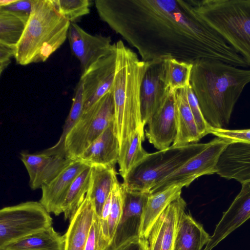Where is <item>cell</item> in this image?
Masks as SVG:
<instances>
[{
    "mask_svg": "<svg viewBox=\"0 0 250 250\" xmlns=\"http://www.w3.org/2000/svg\"><path fill=\"white\" fill-rule=\"evenodd\" d=\"M116 68L111 91L114 105V129L120 146L137 130L145 134L140 89L148 62L140 60L121 40L116 42Z\"/></svg>",
    "mask_w": 250,
    "mask_h": 250,
    "instance_id": "3",
    "label": "cell"
},
{
    "mask_svg": "<svg viewBox=\"0 0 250 250\" xmlns=\"http://www.w3.org/2000/svg\"><path fill=\"white\" fill-rule=\"evenodd\" d=\"M113 250H147L146 239L137 237L130 239Z\"/></svg>",
    "mask_w": 250,
    "mask_h": 250,
    "instance_id": "39",
    "label": "cell"
},
{
    "mask_svg": "<svg viewBox=\"0 0 250 250\" xmlns=\"http://www.w3.org/2000/svg\"><path fill=\"white\" fill-rule=\"evenodd\" d=\"M116 46L82 73L83 113L87 111L106 94L111 91L114 79Z\"/></svg>",
    "mask_w": 250,
    "mask_h": 250,
    "instance_id": "10",
    "label": "cell"
},
{
    "mask_svg": "<svg viewBox=\"0 0 250 250\" xmlns=\"http://www.w3.org/2000/svg\"><path fill=\"white\" fill-rule=\"evenodd\" d=\"M192 66L191 63L174 59L164 60L165 80L169 92L174 93L190 85Z\"/></svg>",
    "mask_w": 250,
    "mask_h": 250,
    "instance_id": "30",
    "label": "cell"
},
{
    "mask_svg": "<svg viewBox=\"0 0 250 250\" xmlns=\"http://www.w3.org/2000/svg\"><path fill=\"white\" fill-rule=\"evenodd\" d=\"M20 159L28 172L29 187L32 190L41 188L62 171L72 161L46 154L21 153Z\"/></svg>",
    "mask_w": 250,
    "mask_h": 250,
    "instance_id": "18",
    "label": "cell"
},
{
    "mask_svg": "<svg viewBox=\"0 0 250 250\" xmlns=\"http://www.w3.org/2000/svg\"><path fill=\"white\" fill-rule=\"evenodd\" d=\"M34 0H17L9 6L0 7V9L10 11L28 20Z\"/></svg>",
    "mask_w": 250,
    "mask_h": 250,
    "instance_id": "37",
    "label": "cell"
},
{
    "mask_svg": "<svg viewBox=\"0 0 250 250\" xmlns=\"http://www.w3.org/2000/svg\"><path fill=\"white\" fill-rule=\"evenodd\" d=\"M230 143L229 140L217 137L208 142L207 146L202 151L155 185L149 190V194L175 184H180L187 187L202 176L216 174L219 158Z\"/></svg>",
    "mask_w": 250,
    "mask_h": 250,
    "instance_id": "9",
    "label": "cell"
},
{
    "mask_svg": "<svg viewBox=\"0 0 250 250\" xmlns=\"http://www.w3.org/2000/svg\"><path fill=\"white\" fill-rule=\"evenodd\" d=\"M188 102L202 138L209 134L210 126L206 121L191 85L186 88Z\"/></svg>",
    "mask_w": 250,
    "mask_h": 250,
    "instance_id": "35",
    "label": "cell"
},
{
    "mask_svg": "<svg viewBox=\"0 0 250 250\" xmlns=\"http://www.w3.org/2000/svg\"><path fill=\"white\" fill-rule=\"evenodd\" d=\"M17 0H0V7H5L9 6L15 2Z\"/></svg>",
    "mask_w": 250,
    "mask_h": 250,
    "instance_id": "40",
    "label": "cell"
},
{
    "mask_svg": "<svg viewBox=\"0 0 250 250\" xmlns=\"http://www.w3.org/2000/svg\"><path fill=\"white\" fill-rule=\"evenodd\" d=\"M89 166L79 159L72 160L56 177L42 186L39 202L49 213L56 216L62 213V205L73 182Z\"/></svg>",
    "mask_w": 250,
    "mask_h": 250,
    "instance_id": "16",
    "label": "cell"
},
{
    "mask_svg": "<svg viewBox=\"0 0 250 250\" xmlns=\"http://www.w3.org/2000/svg\"><path fill=\"white\" fill-rule=\"evenodd\" d=\"M91 167L83 170L73 182L62 205L65 220H69L83 201L89 187Z\"/></svg>",
    "mask_w": 250,
    "mask_h": 250,
    "instance_id": "29",
    "label": "cell"
},
{
    "mask_svg": "<svg viewBox=\"0 0 250 250\" xmlns=\"http://www.w3.org/2000/svg\"><path fill=\"white\" fill-rule=\"evenodd\" d=\"M89 187L86 196L100 218L103 207L118 181L115 167L91 166Z\"/></svg>",
    "mask_w": 250,
    "mask_h": 250,
    "instance_id": "22",
    "label": "cell"
},
{
    "mask_svg": "<svg viewBox=\"0 0 250 250\" xmlns=\"http://www.w3.org/2000/svg\"><path fill=\"white\" fill-rule=\"evenodd\" d=\"M148 62L140 89L141 112L144 126L161 108L169 93L165 80L164 60Z\"/></svg>",
    "mask_w": 250,
    "mask_h": 250,
    "instance_id": "12",
    "label": "cell"
},
{
    "mask_svg": "<svg viewBox=\"0 0 250 250\" xmlns=\"http://www.w3.org/2000/svg\"><path fill=\"white\" fill-rule=\"evenodd\" d=\"M103 21L143 61L213 60L248 68L245 60L195 11L193 0H96Z\"/></svg>",
    "mask_w": 250,
    "mask_h": 250,
    "instance_id": "1",
    "label": "cell"
},
{
    "mask_svg": "<svg viewBox=\"0 0 250 250\" xmlns=\"http://www.w3.org/2000/svg\"><path fill=\"white\" fill-rule=\"evenodd\" d=\"M177 108V133L171 145L182 146L197 143L202 138L188 104L186 88L175 92Z\"/></svg>",
    "mask_w": 250,
    "mask_h": 250,
    "instance_id": "23",
    "label": "cell"
},
{
    "mask_svg": "<svg viewBox=\"0 0 250 250\" xmlns=\"http://www.w3.org/2000/svg\"><path fill=\"white\" fill-rule=\"evenodd\" d=\"M40 202L27 201L0 210V249L52 227V218Z\"/></svg>",
    "mask_w": 250,
    "mask_h": 250,
    "instance_id": "7",
    "label": "cell"
},
{
    "mask_svg": "<svg viewBox=\"0 0 250 250\" xmlns=\"http://www.w3.org/2000/svg\"><path fill=\"white\" fill-rule=\"evenodd\" d=\"M109 245L103 233L99 218L96 215L89 232L84 250H106Z\"/></svg>",
    "mask_w": 250,
    "mask_h": 250,
    "instance_id": "34",
    "label": "cell"
},
{
    "mask_svg": "<svg viewBox=\"0 0 250 250\" xmlns=\"http://www.w3.org/2000/svg\"><path fill=\"white\" fill-rule=\"evenodd\" d=\"M83 113V90L81 81L76 87L70 112L63 126L62 132L59 141L53 146L42 152L51 155L66 158L64 151L65 138Z\"/></svg>",
    "mask_w": 250,
    "mask_h": 250,
    "instance_id": "28",
    "label": "cell"
},
{
    "mask_svg": "<svg viewBox=\"0 0 250 250\" xmlns=\"http://www.w3.org/2000/svg\"><path fill=\"white\" fill-rule=\"evenodd\" d=\"M111 196V205L107 223V235L110 244L114 237L123 210L124 189L122 184L118 181L113 188Z\"/></svg>",
    "mask_w": 250,
    "mask_h": 250,
    "instance_id": "32",
    "label": "cell"
},
{
    "mask_svg": "<svg viewBox=\"0 0 250 250\" xmlns=\"http://www.w3.org/2000/svg\"><path fill=\"white\" fill-rule=\"evenodd\" d=\"M184 187L180 184L173 185L149 194L144 208L140 237L146 239L156 220L173 201L181 196Z\"/></svg>",
    "mask_w": 250,
    "mask_h": 250,
    "instance_id": "24",
    "label": "cell"
},
{
    "mask_svg": "<svg viewBox=\"0 0 250 250\" xmlns=\"http://www.w3.org/2000/svg\"><path fill=\"white\" fill-rule=\"evenodd\" d=\"M216 174L241 184L250 182V144L229 143L219 158Z\"/></svg>",
    "mask_w": 250,
    "mask_h": 250,
    "instance_id": "19",
    "label": "cell"
},
{
    "mask_svg": "<svg viewBox=\"0 0 250 250\" xmlns=\"http://www.w3.org/2000/svg\"><path fill=\"white\" fill-rule=\"evenodd\" d=\"M210 236L191 214L184 212L181 217L173 250H204Z\"/></svg>",
    "mask_w": 250,
    "mask_h": 250,
    "instance_id": "25",
    "label": "cell"
},
{
    "mask_svg": "<svg viewBox=\"0 0 250 250\" xmlns=\"http://www.w3.org/2000/svg\"><path fill=\"white\" fill-rule=\"evenodd\" d=\"M145 134L137 130L129 135L120 147L118 163L119 173L124 179L130 170L148 153L143 148Z\"/></svg>",
    "mask_w": 250,
    "mask_h": 250,
    "instance_id": "27",
    "label": "cell"
},
{
    "mask_svg": "<svg viewBox=\"0 0 250 250\" xmlns=\"http://www.w3.org/2000/svg\"><path fill=\"white\" fill-rule=\"evenodd\" d=\"M114 105L111 91L87 111L83 113L67 135L64 142L65 158L78 159L84 151L114 121Z\"/></svg>",
    "mask_w": 250,
    "mask_h": 250,
    "instance_id": "8",
    "label": "cell"
},
{
    "mask_svg": "<svg viewBox=\"0 0 250 250\" xmlns=\"http://www.w3.org/2000/svg\"><path fill=\"white\" fill-rule=\"evenodd\" d=\"M241 185L240 192L223 213L204 250H212L250 218V182Z\"/></svg>",
    "mask_w": 250,
    "mask_h": 250,
    "instance_id": "17",
    "label": "cell"
},
{
    "mask_svg": "<svg viewBox=\"0 0 250 250\" xmlns=\"http://www.w3.org/2000/svg\"><path fill=\"white\" fill-rule=\"evenodd\" d=\"M120 144L112 121L78 158L90 166L115 167L118 163Z\"/></svg>",
    "mask_w": 250,
    "mask_h": 250,
    "instance_id": "20",
    "label": "cell"
},
{
    "mask_svg": "<svg viewBox=\"0 0 250 250\" xmlns=\"http://www.w3.org/2000/svg\"><path fill=\"white\" fill-rule=\"evenodd\" d=\"M195 11L250 68V0H194Z\"/></svg>",
    "mask_w": 250,
    "mask_h": 250,
    "instance_id": "5",
    "label": "cell"
},
{
    "mask_svg": "<svg viewBox=\"0 0 250 250\" xmlns=\"http://www.w3.org/2000/svg\"><path fill=\"white\" fill-rule=\"evenodd\" d=\"M59 13L70 22L89 13L88 0H52Z\"/></svg>",
    "mask_w": 250,
    "mask_h": 250,
    "instance_id": "33",
    "label": "cell"
},
{
    "mask_svg": "<svg viewBox=\"0 0 250 250\" xmlns=\"http://www.w3.org/2000/svg\"><path fill=\"white\" fill-rule=\"evenodd\" d=\"M67 37L72 53L80 62L82 73L116 47L110 37L90 34L75 22H70Z\"/></svg>",
    "mask_w": 250,
    "mask_h": 250,
    "instance_id": "13",
    "label": "cell"
},
{
    "mask_svg": "<svg viewBox=\"0 0 250 250\" xmlns=\"http://www.w3.org/2000/svg\"><path fill=\"white\" fill-rule=\"evenodd\" d=\"M123 187L124 198L122 214L106 250H113L130 239L140 237L144 208L149 193Z\"/></svg>",
    "mask_w": 250,
    "mask_h": 250,
    "instance_id": "11",
    "label": "cell"
},
{
    "mask_svg": "<svg viewBox=\"0 0 250 250\" xmlns=\"http://www.w3.org/2000/svg\"><path fill=\"white\" fill-rule=\"evenodd\" d=\"M209 134L217 137L230 140L231 142H242L250 144V129H229L210 127Z\"/></svg>",
    "mask_w": 250,
    "mask_h": 250,
    "instance_id": "36",
    "label": "cell"
},
{
    "mask_svg": "<svg viewBox=\"0 0 250 250\" xmlns=\"http://www.w3.org/2000/svg\"><path fill=\"white\" fill-rule=\"evenodd\" d=\"M65 239L52 227L10 243L0 250H64Z\"/></svg>",
    "mask_w": 250,
    "mask_h": 250,
    "instance_id": "26",
    "label": "cell"
},
{
    "mask_svg": "<svg viewBox=\"0 0 250 250\" xmlns=\"http://www.w3.org/2000/svg\"><path fill=\"white\" fill-rule=\"evenodd\" d=\"M28 20L10 11L0 9V43L16 47Z\"/></svg>",
    "mask_w": 250,
    "mask_h": 250,
    "instance_id": "31",
    "label": "cell"
},
{
    "mask_svg": "<svg viewBox=\"0 0 250 250\" xmlns=\"http://www.w3.org/2000/svg\"><path fill=\"white\" fill-rule=\"evenodd\" d=\"M16 47L0 43V74L10 63V58L14 57Z\"/></svg>",
    "mask_w": 250,
    "mask_h": 250,
    "instance_id": "38",
    "label": "cell"
},
{
    "mask_svg": "<svg viewBox=\"0 0 250 250\" xmlns=\"http://www.w3.org/2000/svg\"><path fill=\"white\" fill-rule=\"evenodd\" d=\"M207 143L171 145L167 149L148 153L128 173L123 186L128 189L149 193L155 185L202 151Z\"/></svg>",
    "mask_w": 250,
    "mask_h": 250,
    "instance_id": "6",
    "label": "cell"
},
{
    "mask_svg": "<svg viewBox=\"0 0 250 250\" xmlns=\"http://www.w3.org/2000/svg\"><path fill=\"white\" fill-rule=\"evenodd\" d=\"M70 22L58 11L52 0H34L14 58L25 65L45 62L64 43Z\"/></svg>",
    "mask_w": 250,
    "mask_h": 250,
    "instance_id": "4",
    "label": "cell"
},
{
    "mask_svg": "<svg viewBox=\"0 0 250 250\" xmlns=\"http://www.w3.org/2000/svg\"><path fill=\"white\" fill-rule=\"evenodd\" d=\"M186 207V203L181 196L167 207L146 239L147 250H173L179 221Z\"/></svg>",
    "mask_w": 250,
    "mask_h": 250,
    "instance_id": "14",
    "label": "cell"
},
{
    "mask_svg": "<svg viewBox=\"0 0 250 250\" xmlns=\"http://www.w3.org/2000/svg\"><path fill=\"white\" fill-rule=\"evenodd\" d=\"M146 136L158 150L168 148L177 133V108L175 93L169 92L161 108L147 124Z\"/></svg>",
    "mask_w": 250,
    "mask_h": 250,
    "instance_id": "15",
    "label": "cell"
},
{
    "mask_svg": "<svg viewBox=\"0 0 250 250\" xmlns=\"http://www.w3.org/2000/svg\"><path fill=\"white\" fill-rule=\"evenodd\" d=\"M250 83V68L213 60L193 64L190 84L209 125L225 128L244 87Z\"/></svg>",
    "mask_w": 250,
    "mask_h": 250,
    "instance_id": "2",
    "label": "cell"
},
{
    "mask_svg": "<svg viewBox=\"0 0 250 250\" xmlns=\"http://www.w3.org/2000/svg\"><path fill=\"white\" fill-rule=\"evenodd\" d=\"M93 205L87 196L70 220L64 235V250H84L91 225L96 216Z\"/></svg>",
    "mask_w": 250,
    "mask_h": 250,
    "instance_id": "21",
    "label": "cell"
}]
</instances>
